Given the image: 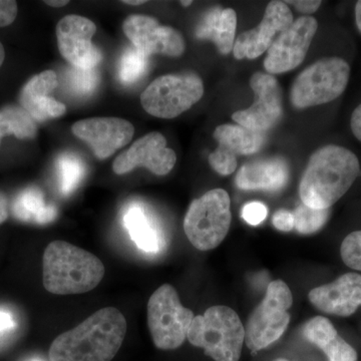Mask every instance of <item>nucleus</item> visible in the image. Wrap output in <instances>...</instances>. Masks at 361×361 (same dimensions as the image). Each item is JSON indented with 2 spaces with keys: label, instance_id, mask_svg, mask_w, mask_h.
<instances>
[{
  "label": "nucleus",
  "instance_id": "1",
  "mask_svg": "<svg viewBox=\"0 0 361 361\" xmlns=\"http://www.w3.org/2000/svg\"><path fill=\"white\" fill-rule=\"evenodd\" d=\"M127 329L120 310L103 308L56 337L49 348V360L111 361L122 346Z\"/></svg>",
  "mask_w": 361,
  "mask_h": 361
},
{
  "label": "nucleus",
  "instance_id": "2",
  "mask_svg": "<svg viewBox=\"0 0 361 361\" xmlns=\"http://www.w3.org/2000/svg\"><path fill=\"white\" fill-rule=\"evenodd\" d=\"M360 175V161L353 152L336 145L322 147L310 157L301 178V200L311 208L329 209Z\"/></svg>",
  "mask_w": 361,
  "mask_h": 361
},
{
  "label": "nucleus",
  "instance_id": "3",
  "mask_svg": "<svg viewBox=\"0 0 361 361\" xmlns=\"http://www.w3.org/2000/svg\"><path fill=\"white\" fill-rule=\"evenodd\" d=\"M44 286L58 295L85 293L104 278V266L94 254L65 241H54L44 254Z\"/></svg>",
  "mask_w": 361,
  "mask_h": 361
},
{
  "label": "nucleus",
  "instance_id": "4",
  "mask_svg": "<svg viewBox=\"0 0 361 361\" xmlns=\"http://www.w3.org/2000/svg\"><path fill=\"white\" fill-rule=\"evenodd\" d=\"M187 338L215 361H238L245 342V327L232 308L213 306L194 318Z\"/></svg>",
  "mask_w": 361,
  "mask_h": 361
},
{
  "label": "nucleus",
  "instance_id": "5",
  "mask_svg": "<svg viewBox=\"0 0 361 361\" xmlns=\"http://www.w3.org/2000/svg\"><path fill=\"white\" fill-rule=\"evenodd\" d=\"M229 195L223 189L207 192L195 199L184 219V231L190 243L201 251H209L222 243L231 226Z\"/></svg>",
  "mask_w": 361,
  "mask_h": 361
},
{
  "label": "nucleus",
  "instance_id": "6",
  "mask_svg": "<svg viewBox=\"0 0 361 361\" xmlns=\"http://www.w3.org/2000/svg\"><path fill=\"white\" fill-rule=\"evenodd\" d=\"M350 66L341 58L319 59L299 73L292 85L294 108L320 106L341 97L348 87Z\"/></svg>",
  "mask_w": 361,
  "mask_h": 361
},
{
  "label": "nucleus",
  "instance_id": "7",
  "mask_svg": "<svg viewBox=\"0 0 361 361\" xmlns=\"http://www.w3.org/2000/svg\"><path fill=\"white\" fill-rule=\"evenodd\" d=\"M293 297L288 285L275 280L267 287L262 302L251 313L245 326V343L253 353L277 341L290 322L288 310Z\"/></svg>",
  "mask_w": 361,
  "mask_h": 361
},
{
  "label": "nucleus",
  "instance_id": "8",
  "mask_svg": "<svg viewBox=\"0 0 361 361\" xmlns=\"http://www.w3.org/2000/svg\"><path fill=\"white\" fill-rule=\"evenodd\" d=\"M204 94L202 78L194 73L157 78L142 92V109L160 118H174L198 103Z\"/></svg>",
  "mask_w": 361,
  "mask_h": 361
},
{
  "label": "nucleus",
  "instance_id": "9",
  "mask_svg": "<svg viewBox=\"0 0 361 361\" xmlns=\"http://www.w3.org/2000/svg\"><path fill=\"white\" fill-rule=\"evenodd\" d=\"M193 311L184 307L172 285L164 284L148 303V324L157 348L173 350L182 345L193 322Z\"/></svg>",
  "mask_w": 361,
  "mask_h": 361
},
{
  "label": "nucleus",
  "instance_id": "10",
  "mask_svg": "<svg viewBox=\"0 0 361 361\" xmlns=\"http://www.w3.org/2000/svg\"><path fill=\"white\" fill-rule=\"evenodd\" d=\"M318 23L311 16H301L273 42L264 59L269 75L293 71L302 63L317 32Z\"/></svg>",
  "mask_w": 361,
  "mask_h": 361
},
{
  "label": "nucleus",
  "instance_id": "11",
  "mask_svg": "<svg viewBox=\"0 0 361 361\" xmlns=\"http://www.w3.org/2000/svg\"><path fill=\"white\" fill-rule=\"evenodd\" d=\"M123 30L135 49L148 58L153 54L179 58L186 49L183 35L177 30L160 25L151 16H130L123 21Z\"/></svg>",
  "mask_w": 361,
  "mask_h": 361
},
{
  "label": "nucleus",
  "instance_id": "12",
  "mask_svg": "<svg viewBox=\"0 0 361 361\" xmlns=\"http://www.w3.org/2000/svg\"><path fill=\"white\" fill-rule=\"evenodd\" d=\"M97 26L89 18L70 14L56 25V33L61 56L73 68L92 70L102 59L101 51L92 44Z\"/></svg>",
  "mask_w": 361,
  "mask_h": 361
},
{
  "label": "nucleus",
  "instance_id": "13",
  "mask_svg": "<svg viewBox=\"0 0 361 361\" xmlns=\"http://www.w3.org/2000/svg\"><path fill=\"white\" fill-rule=\"evenodd\" d=\"M250 87L255 94V102L250 108L233 114L232 118L242 127L264 133L281 118V89L276 78L260 71L252 75Z\"/></svg>",
  "mask_w": 361,
  "mask_h": 361
},
{
  "label": "nucleus",
  "instance_id": "14",
  "mask_svg": "<svg viewBox=\"0 0 361 361\" xmlns=\"http://www.w3.org/2000/svg\"><path fill=\"white\" fill-rule=\"evenodd\" d=\"M177 156L168 148L167 140L161 133H149L140 137L130 149L116 157L113 170L116 175L127 174L135 168L145 167L157 176H165L173 170Z\"/></svg>",
  "mask_w": 361,
  "mask_h": 361
},
{
  "label": "nucleus",
  "instance_id": "15",
  "mask_svg": "<svg viewBox=\"0 0 361 361\" xmlns=\"http://www.w3.org/2000/svg\"><path fill=\"white\" fill-rule=\"evenodd\" d=\"M73 134L87 142L99 160L113 156L127 146L135 134L132 123L114 116L78 121L71 127Z\"/></svg>",
  "mask_w": 361,
  "mask_h": 361
},
{
  "label": "nucleus",
  "instance_id": "16",
  "mask_svg": "<svg viewBox=\"0 0 361 361\" xmlns=\"http://www.w3.org/2000/svg\"><path fill=\"white\" fill-rule=\"evenodd\" d=\"M294 23L288 6L283 1H271L264 16L256 27L244 32L235 40L233 54L236 59H255L269 49L275 35L290 27Z\"/></svg>",
  "mask_w": 361,
  "mask_h": 361
},
{
  "label": "nucleus",
  "instance_id": "17",
  "mask_svg": "<svg viewBox=\"0 0 361 361\" xmlns=\"http://www.w3.org/2000/svg\"><path fill=\"white\" fill-rule=\"evenodd\" d=\"M308 298L322 312L342 317L353 315L361 305V275L346 273L332 283L313 288Z\"/></svg>",
  "mask_w": 361,
  "mask_h": 361
},
{
  "label": "nucleus",
  "instance_id": "18",
  "mask_svg": "<svg viewBox=\"0 0 361 361\" xmlns=\"http://www.w3.org/2000/svg\"><path fill=\"white\" fill-rule=\"evenodd\" d=\"M56 87L58 77L54 71H44L35 75L21 90V108L37 122L61 118L66 113V106L49 96Z\"/></svg>",
  "mask_w": 361,
  "mask_h": 361
},
{
  "label": "nucleus",
  "instance_id": "19",
  "mask_svg": "<svg viewBox=\"0 0 361 361\" xmlns=\"http://www.w3.org/2000/svg\"><path fill=\"white\" fill-rule=\"evenodd\" d=\"M289 168L280 158L261 159L247 163L236 176L237 187L242 190L278 191L288 182Z\"/></svg>",
  "mask_w": 361,
  "mask_h": 361
},
{
  "label": "nucleus",
  "instance_id": "20",
  "mask_svg": "<svg viewBox=\"0 0 361 361\" xmlns=\"http://www.w3.org/2000/svg\"><path fill=\"white\" fill-rule=\"evenodd\" d=\"M303 336L322 349L329 361H357L355 349L342 339L327 318L316 316L303 326Z\"/></svg>",
  "mask_w": 361,
  "mask_h": 361
},
{
  "label": "nucleus",
  "instance_id": "21",
  "mask_svg": "<svg viewBox=\"0 0 361 361\" xmlns=\"http://www.w3.org/2000/svg\"><path fill=\"white\" fill-rule=\"evenodd\" d=\"M237 28V14L234 9L215 6L204 14L196 28L199 39L211 40L222 54L233 51Z\"/></svg>",
  "mask_w": 361,
  "mask_h": 361
},
{
  "label": "nucleus",
  "instance_id": "22",
  "mask_svg": "<svg viewBox=\"0 0 361 361\" xmlns=\"http://www.w3.org/2000/svg\"><path fill=\"white\" fill-rule=\"evenodd\" d=\"M123 225L137 248L149 254H157L163 249V233L153 216L141 204L128 207L123 215Z\"/></svg>",
  "mask_w": 361,
  "mask_h": 361
},
{
  "label": "nucleus",
  "instance_id": "23",
  "mask_svg": "<svg viewBox=\"0 0 361 361\" xmlns=\"http://www.w3.org/2000/svg\"><path fill=\"white\" fill-rule=\"evenodd\" d=\"M214 137L219 144V148L224 149L236 157L257 153L265 142L264 133L229 123L216 128Z\"/></svg>",
  "mask_w": 361,
  "mask_h": 361
},
{
  "label": "nucleus",
  "instance_id": "24",
  "mask_svg": "<svg viewBox=\"0 0 361 361\" xmlns=\"http://www.w3.org/2000/svg\"><path fill=\"white\" fill-rule=\"evenodd\" d=\"M13 213L16 219L35 224H47L56 219V208L47 205L39 188L23 190L14 199Z\"/></svg>",
  "mask_w": 361,
  "mask_h": 361
},
{
  "label": "nucleus",
  "instance_id": "25",
  "mask_svg": "<svg viewBox=\"0 0 361 361\" xmlns=\"http://www.w3.org/2000/svg\"><path fill=\"white\" fill-rule=\"evenodd\" d=\"M37 135V123L23 108L8 106L0 110V145L7 135L23 140L35 139Z\"/></svg>",
  "mask_w": 361,
  "mask_h": 361
},
{
  "label": "nucleus",
  "instance_id": "26",
  "mask_svg": "<svg viewBox=\"0 0 361 361\" xmlns=\"http://www.w3.org/2000/svg\"><path fill=\"white\" fill-rule=\"evenodd\" d=\"M59 189L61 194L68 196L75 191L85 174V164L80 157L65 153L59 156L58 161Z\"/></svg>",
  "mask_w": 361,
  "mask_h": 361
},
{
  "label": "nucleus",
  "instance_id": "27",
  "mask_svg": "<svg viewBox=\"0 0 361 361\" xmlns=\"http://www.w3.org/2000/svg\"><path fill=\"white\" fill-rule=\"evenodd\" d=\"M149 68V58L135 49L123 52L118 65V78L126 85L137 82Z\"/></svg>",
  "mask_w": 361,
  "mask_h": 361
},
{
  "label": "nucleus",
  "instance_id": "28",
  "mask_svg": "<svg viewBox=\"0 0 361 361\" xmlns=\"http://www.w3.org/2000/svg\"><path fill=\"white\" fill-rule=\"evenodd\" d=\"M329 209H314L301 204L293 212L294 229L300 234L319 231L329 218Z\"/></svg>",
  "mask_w": 361,
  "mask_h": 361
},
{
  "label": "nucleus",
  "instance_id": "29",
  "mask_svg": "<svg viewBox=\"0 0 361 361\" xmlns=\"http://www.w3.org/2000/svg\"><path fill=\"white\" fill-rule=\"evenodd\" d=\"M99 75L96 68L92 70H85V68H73L68 71V85L73 92L82 96L94 92L97 85Z\"/></svg>",
  "mask_w": 361,
  "mask_h": 361
},
{
  "label": "nucleus",
  "instance_id": "30",
  "mask_svg": "<svg viewBox=\"0 0 361 361\" xmlns=\"http://www.w3.org/2000/svg\"><path fill=\"white\" fill-rule=\"evenodd\" d=\"M342 260L349 268L361 271V231L350 233L341 244Z\"/></svg>",
  "mask_w": 361,
  "mask_h": 361
},
{
  "label": "nucleus",
  "instance_id": "31",
  "mask_svg": "<svg viewBox=\"0 0 361 361\" xmlns=\"http://www.w3.org/2000/svg\"><path fill=\"white\" fill-rule=\"evenodd\" d=\"M208 161L211 167L222 176L233 174L237 168V157L219 147L209 155Z\"/></svg>",
  "mask_w": 361,
  "mask_h": 361
},
{
  "label": "nucleus",
  "instance_id": "32",
  "mask_svg": "<svg viewBox=\"0 0 361 361\" xmlns=\"http://www.w3.org/2000/svg\"><path fill=\"white\" fill-rule=\"evenodd\" d=\"M267 208L260 202H251L242 209V218L252 226L261 224L267 218Z\"/></svg>",
  "mask_w": 361,
  "mask_h": 361
},
{
  "label": "nucleus",
  "instance_id": "33",
  "mask_svg": "<svg viewBox=\"0 0 361 361\" xmlns=\"http://www.w3.org/2000/svg\"><path fill=\"white\" fill-rule=\"evenodd\" d=\"M18 13V2L13 0H0V27H6L13 23Z\"/></svg>",
  "mask_w": 361,
  "mask_h": 361
},
{
  "label": "nucleus",
  "instance_id": "34",
  "mask_svg": "<svg viewBox=\"0 0 361 361\" xmlns=\"http://www.w3.org/2000/svg\"><path fill=\"white\" fill-rule=\"evenodd\" d=\"M273 226L279 231L289 232L294 229L293 213L287 210H279L273 216Z\"/></svg>",
  "mask_w": 361,
  "mask_h": 361
},
{
  "label": "nucleus",
  "instance_id": "35",
  "mask_svg": "<svg viewBox=\"0 0 361 361\" xmlns=\"http://www.w3.org/2000/svg\"><path fill=\"white\" fill-rule=\"evenodd\" d=\"M285 4H290L295 7L299 13L305 14L314 13L322 6V1L319 0H297V1H286Z\"/></svg>",
  "mask_w": 361,
  "mask_h": 361
},
{
  "label": "nucleus",
  "instance_id": "36",
  "mask_svg": "<svg viewBox=\"0 0 361 361\" xmlns=\"http://www.w3.org/2000/svg\"><path fill=\"white\" fill-rule=\"evenodd\" d=\"M350 126L353 135L361 142V104L353 111Z\"/></svg>",
  "mask_w": 361,
  "mask_h": 361
},
{
  "label": "nucleus",
  "instance_id": "37",
  "mask_svg": "<svg viewBox=\"0 0 361 361\" xmlns=\"http://www.w3.org/2000/svg\"><path fill=\"white\" fill-rule=\"evenodd\" d=\"M14 326H16V322L11 313L0 310V334L14 329Z\"/></svg>",
  "mask_w": 361,
  "mask_h": 361
},
{
  "label": "nucleus",
  "instance_id": "38",
  "mask_svg": "<svg viewBox=\"0 0 361 361\" xmlns=\"http://www.w3.org/2000/svg\"><path fill=\"white\" fill-rule=\"evenodd\" d=\"M8 217V203L6 197L0 193V224L4 222Z\"/></svg>",
  "mask_w": 361,
  "mask_h": 361
},
{
  "label": "nucleus",
  "instance_id": "39",
  "mask_svg": "<svg viewBox=\"0 0 361 361\" xmlns=\"http://www.w3.org/2000/svg\"><path fill=\"white\" fill-rule=\"evenodd\" d=\"M355 20L358 30L361 32V0L355 6Z\"/></svg>",
  "mask_w": 361,
  "mask_h": 361
},
{
  "label": "nucleus",
  "instance_id": "40",
  "mask_svg": "<svg viewBox=\"0 0 361 361\" xmlns=\"http://www.w3.org/2000/svg\"><path fill=\"white\" fill-rule=\"evenodd\" d=\"M45 4H47L49 6L51 7H63L66 6V4H70V1H68V0H66V1H63V0H54V1H51V0H47V1H44Z\"/></svg>",
  "mask_w": 361,
  "mask_h": 361
},
{
  "label": "nucleus",
  "instance_id": "41",
  "mask_svg": "<svg viewBox=\"0 0 361 361\" xmlns=\"http://www.w3.org/2000/svg\"><path fill=\"white\" fill-rule=\"evenodd\" d=\"M4 59H6V51H4V45L0 42V68L4 65Z\"/></svg>",
  "mask_w": 361,
  "mask_h": 361
},
{
  "label": "nucleus",
  "instance_id": "42",
  "mask_svg": "<svg viewBox=\"0 0 361 361\" xmlns=\"http://www.w3.org/2000/svg\"><path fill=\"white\" fill-rule=\"evenodd\" d=\"M123 4H130V6H140V4H146L145 0H135V1H130V0H127V1H122Z\"/></svg>",
  "mask_w": 361,
  "mask_h": 361
},
{
  "label": "nucleus",
  "instance_id": "43",
  "mask_svg": "<svg viewBox=\"0 0 361 361\" xmlns=\"http://www.w3.org/2000/svg\"><path fill=\"white\" fill-rule=\"evenodd\" d=\"M193 4V1H180V4H182L183 6H190L191 4Z\"/></svg>",
  "mask_w": 361,
  "mask_h": 361
},
{
  "label": "nucleus",
  "instance_id": "44",
  "mask_svg": "<svg viewBox=\"0 0 361 361\" xmlns=\"http://www.w3.org/2000/svg\"><path fill=\"white\" fill-rule=\"evenodd\" d=\"M274 361H288V360H284V358H278V360H274Z\"/></svg>",
  "mask_w": 361,
  "mask_h": 361
}]
</instances>
